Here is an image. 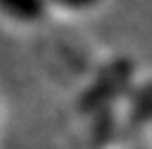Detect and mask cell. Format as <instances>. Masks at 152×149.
<instances>
[{"label":"cell","mask_w":152,"mask_h":149,"mask_svg":"<svg viewBox=\"0 0 152 149\" xmlns=\"http://www.w3.org/2000/svg\"><path fill=\"white\" fill-rule=\"evenodd\" d=\"M50 7L45 0H0V14L19 26L38 24L48 17Z\"/></svg>","instance_id":"obj_1"},{"label":"cell","mask_w":152,"mask_h":149,"mask_svg":"<svg viewBox=\"0 0 152 149\" xmlns=\"http://www.w3.org/2000/svg\"><path fill=\"white\" fill-rule=\"evenodd\" d=\"M48 2V7H59V9H64V12H90V9H95L102 0H45Z\"/></svg>","instance_id":"obj_2"}]
</instances>
